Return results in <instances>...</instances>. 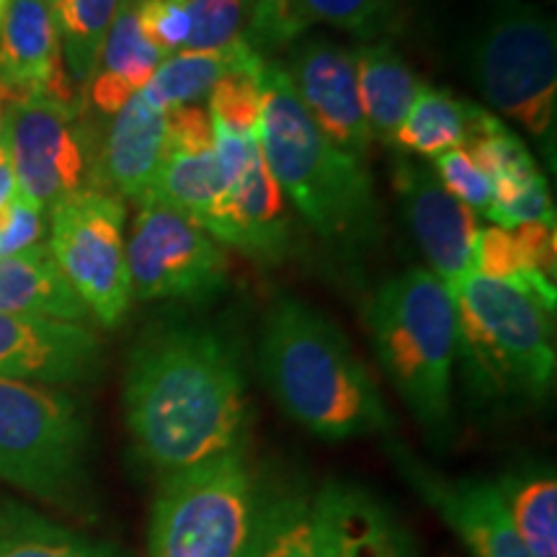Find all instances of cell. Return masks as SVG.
<instances>
[{
    "instance_id": "6da1fadb",
    "label": "cell",
    "mask_w": 557,
    "mask_h": 557,
    "mask_svg": "<svg viewBox=\"0 0 557 557\" xmlns=\"http://www.w3.org/2000/svg\"><path fill=\"white\" fill-rule=\"evenodd\" d=\"M124 423L158 480L240 447L248 377L240 346L209 323H160L132 348Z\"/></svg>"
},
{
    "instance_id": "7a4b0ae2",
    "label": "cell",
    "mask_w": 557,
    "mask_h": 557,
    "mask_svg": "<svg viewBox=\"0 0 557 557\" xmlns=\"http://www.w3.org/2000/svg\"><path fill=\"white\" fill-rule=\"evenodd\" d=\"M259 369L278 410L323 442L395 431L377 380L351 341L302 299H274L261 325Z\"/></svg>"
},
{
    "instance_id": "3957f363",
    "label": "cell",
    "mask_w": 557,
    "mask_h": 557,
    "mask_svg": "<svg viewBox=\"0 0 557 557\" xmlns=\"http://www.w3.org/2000/svg\"><path fill=\"white\" fill-rule=\"evenodd\" d=\"M259 148L284 199L338 253H364L380 238V201L364 163L320 135L287 67H263Z\"/></svg>"
},
{
    "instance_id": "277c9868",
    "label": "cell",
    "mask_w": 557,
    "mask_h": 557,
    "mask_svg": "<svg viewBox=\"0 0 557 557\" xmlns=\"http://www.w3.org/2000/svg\"><path fill=\"white\" fill-rule=\"evenodd\" d=\"M374 357L403 406L434 444L455 434V299L429 269L387 278L367 305Z\"/></svg>"
},
{
    "instance_id": "5b68a950",
    "label": "cell",
    "mask_w": 557,
    "mask_h": 557,
    "mask_svg": "<svg viewBox=\"0 0 557 557\" xmlns=\"http://www.w3.org/2000/svg\"><path fill=\"white\" fill-rule=\"evenodd\" d=\"M457 364L480 403L540 406L557 372L555 310L511 284L472 274L455 297Z\"/></svg>"
},
{
    "instance_id": "8992f818",
    "label": "cell",
    "mask_w": 557,
    "mask_h": 557,
    "mask_svg": "<svg viewBox=\"0 0 557 557\" xmlns=\"http://www.w3.org/2000/svg\"><path fill=\"white\" fill-rule=\"evenodd\" d=\"M261 478L246 447L158 480L148 517V557H248Z\"/></svg>"
},
{
    "instance_id": "52a82bcc",
    "label": "cell",
    "mask_w": 557,
    "mask_h": 557,
    "mask_svg": "<svg viewBox=\"0 0 557 557\" xmlns=\"http://www.w3.org/2000/svg\"><path fill=\"white\" fill-rule=\"evenodd\" d=\"M90 429L60 387L0 380V483L58 508L88 498Z\"/></svg>"
},
{
    "instance_id": "ba28073f",
    "label": "cell",
    "mask_w": 557,
    "mask_h": 557,
    "mask_svg": "<svg viewBox=\"0 0 557 557\" xmlns=\"http://www.w3.org/2000/svg\"><path fill=\"white\" fill-rule=\"evenodd\" d=\"M485 101L517 120L555 163L557 39L555 24L524 0H496L472 50Z\"/></svg>"
},
{
    "instance_id": "9c48e42d",
    "label": "cell",
    "mask_w": 557,
    "mask_h": 557,
    "mask_svg": "<svg viewBox=\"0 0 557 557\" xmlns=\"http://www.w3.org/2000/svg\"><path fill=\"white\" fill-rule=\"evenodd\" d=\"M124 220V199L94 186L50 209L47 248L88 315L103 329L122 325L132 305Z\"/></svg>"
},
{
    "instance_id": "30bf717a",
    "label": "cell",
    "mask_w": 557,
    "mask_h": 557,
    "mask_svg": "<svg viewBox=\"0 0 557 557\" xmlns=\"http://www.w3.org/2000/svg\"><path fill=\"white\" fill-rule=\"evenodd\" d=\"M78 122V103L47 96H9L5 101L3 145L18 197L45 214L88 186V137Z\"/></svg>"
},
{
    "instance_id": "8fae6325",
    "label": "cell",
    "mask_w": 557,
    "mask_h": 557,
    "mask_svg": "<svg viewBox=\"0 0 557 557\" xmlns=\"http://www.w3.org/2000/svg\"><path fill=\"white\" fill-rule=\"evenodd\" d=\"M132 299L205 302L227 287L225 248L205 227L160 205H143L127 240Z\"/></svg>"
},
{
    "instance_id": "7c38bea8",
    "label": "cell",
    "mask_w": 557,
    "mask_h": 557,
    "mask_svg": "<svg viewBox=\"0 0 557 557\" xmlns=\"http://www.w3.org/2000/svg\"><path fill=\"white\" fill-rule=\"evenodd\" d=\"M387 455L398 475L457 534L472 557H532L508 519L496 480L442 475L398 442H387Z\"/></svg>"
},
{
    "instance_id": "4fadbf2b",
    "label": "cell",
    "mask_w": 557,
    "mask_h": 557,
    "mask_svg": "<svg viewBox=\"0 0 557 557\" xmlns=\"http://www.w3.org/2000/svg\"><path fill=\"white\" fill-rule=\"evenodd\" d=\"M393 189L410 235L426 256L429 271L455 297L475 274L480 233L475 212L451 197L434 173L410 156L395 158Z\"/></svg>"
},
{
    "instance_id": "5bb4252c",
    "label": "cell",
    "mask_w": 557,
    "mask_h": 557,
    "mask_svg": "<svg viewBox=\"0 0 557 557\" xmlns=\"http://www.w3.org/2000/svg\"><path fill=\"white\" fill-rule=\"evenodd\" d=\"M103 346L86 323L0 312V380L65 387L99 377Z\"/></svg>"
},
{
    "instance_id": "9a60e30c",
    "label": "cell",
    "mask_w": 557,
    "mask_h": 557,
    "mask_svg": "<svg viewBox=\"0 0 557 557\" xmlns=\"http://www.w3.org/2000/svg\"><path fill=\"white\" fill-rule=\"evenodd\" d=\"M222 248H235L261 267H278L295 250L289 205L271 176L259 143L243 176L199 220Z\"/></svg>"
},
{
    "instance_id": "2e32d148",
    "label": "cell",
    "mask_w": 557,
    "mask_h": 557,
    "mask_svg": "<svg viewBox=\"0 0 557 557\" xmlns=\"http://www.w3.org/2000/svg\"><path fill=\"white\" fill-rule=\"evenodd\" d=\"M287 73L320 135L364 163L374 139L359 103L354 54L329 39H305L292 50Z\"/></svg>"
},
{
    "instance_id": "e0dca14e",
    "label": "cell",
    "mask_w": 557,
    "mask_h": 557,
    "mask_svg": "<svg viewBox=\"0 0 557 557\" xmlns=\"http://www.w3.org/2000/svg\"><path fill=\"white\" fill-rule=\"evenodd\" d=\"M318 557H421L393 506L369 487L331 478L312 493Z\"/></svg>"
},
{
    "instance_id": "ac0fdd59",
    "label": "cell",
    "mask_w": 557,
    "mask_h": 557,
    "mask_svg": "<svg viewBox=\"0 0 557 557\" xmlns=\"http://www.w3.org/2000/svg\"><path fill=\"white\" fill-rule=\"evenodd\" d=\"M225 194L209 111L199 103L165 111V150L143 205L169 207L199 225ZM139 205V207H143Z\"/></svg>"
},
{
    "instance_id": "d6986e66",
    "label": "cell",
    "mask_w": 557,
    "mask_h": 557,
    "mask_svg": "<svg viewBox=\"0 0 557 557\" xmlns=\"http://www.w3.org/2000/svg\"><path fill=\"white\" fill-rule=\"evenodd\" d=\"M0 86L9 96L78 103L47 0H11L0 21Z\"/></svg>"
},
{
    "instance_id": "ffe728a7",
    "label": "cell",
    "mask_w": 557,
    "mask_h": 557,
    "mask_svg": "<svg viewBox=\"0 0 557 557\" xmlns=\"http://www.w3.org/2000/svg\"><path fill=\"white\" fill-rule=\"evenodd\" d=\"M165 150V111L143 94L132 96L107 122V132L90 158L88 186L143 205Z\"/></svg>"
},
{
    "instance_id": "44dd1931",
    "label": "cell",
    "mask_w": 557,
    "mask_h": 557,
    "mask_svg": "<svg viewBox=\"0 0 557 557\" xmlns=\"http://www.w3.org/2000/svg\"><path fill=\"white\" fill-rule=\"evenodd\" d=\"M163 60V52L150 45L139 26L137 0H122L103 39L99 65L83 88V109L109 122L132 96L148 86Z\"/></svg>"
},
{
    "instance_id": "7402d4cb",
    "label": "cell",
    "mask_w": 557,
    "mask_h": 557,
    "mask_svg": "<svg viewBox=\"0 0 557 557\" xmlns=\"http://www.w3.org/2000/svg\"><path fill=\"white\" fill-rule=\"evenodd\" d=\"M351 54L357 67L359 103L372 139L395 150V137L423 83L416 78L413 70L389 41H372L357 47Z\"/></svg>"
},
{
    "instance_id": "603a6c76",
    "label": "cell",
    "mask_w": 557,
    "mask_h": 557,
    "mask_svg": "<svg viewBox=\"0 0 557 557\" xmlns=\"http://www.w3.org/2000/svg\"><path fill=\"white\" fill-rule=\"evenodd\" d=\"M0 312L88 323L81 297L54 263L45 243L0 259Z\"/></svg>"
},
{
    "instance_id": "cb8c5ba5",
    "label": "cell",
    "mask_w": 557,
    "mask_h": 557,
    "mask_svg": "<svg viewBox=\"0 0 557 557\" xmlns=\"http://www.w3.org/2000/svg\"><path fill=\"white\" fill-rule=\"evenodd\" d=\"M267 60L246 39L212 52H176L160 62L156 75L139 94L152 107L169 111L176 107H194L209 99L214 86L230 73H261Z\"/></svg>"
},
{
    "instance_id": "d4e9b609",
    "label": "cell",
    "mask_w": 557,
    "mask_h": 557,
    "mask_svg": "<svg viewBox=\"0 0 557 557\" xmlns=\"http://www.w3.org/2000/svg\"><path fill=\"white\" fill-rule=\"evenodd\" d=\"M0 557H129L116 542L83 532L13 498H0Z\"/></svg>"
},
{
    "instance_id": "484cf974",
    "label": "cell",
    "mask_w": 557,
    "mask_h": 557,
    "mask_svg": "<svg viewBox=\"0 0 557 557\" xmlns=\"http://www.w3.org/2000/svg\"><path fill=\"white\" fill-rule=\"evenodd\" d=\"M493 480L529 555L557 557V475L553 465L529 459Z\"/></svg>"
},
{
    "instance_id": "4316f807",
    "label": "cell",
    "mask_w": 557,
    "mask_h": 557,
    "mask_svg": "<svg viewBox=\"0 0 557 557\" xmlns=\"http://www.w3.org/2000/svg\"><path fill=\"white\" fill-rule=\"evenodd\" d=\"M248 557H318L312 493L302 483H261L259 521Z\"/></svg>"
},
{
    "instance_id": "83f0119b",
    "label": "cell",
    "mask_w": 557,
    "mask_h": 557,
    "mask_svg": "<svg viewBox=\"0 0 557 557\" xmlns=\"http://www.w3.org/2000/svg\"><path fill=\"white\" fill-rule=\"evenodd\" d=\"M478 109V103L455 99L447 90L421 86L395 137V150L434 160L442 152L462 148Z\"/></svg>"
},
{
    "instance_id": "f1b7e54d",
    "label": "cell",
    "mask_w": 557,
    "mask_h": 557,
    "mask_svg": "<svg viewBox=\"0 0 557 557\" xmlns=\"http://www.w3.org/2000/svg\"><path fill=\"white\" fill-rule=\"evenodd\" d=\"M122 0H62L52 16L58 26L67 78L73 86L86 88L107 39V32L120 11Z\"/></svg>"
},
{
    "instance_id": "f546056e",
    "label": "cell",
    "mask_w": 557,
    "mask_h": 557,
    "mask_svg": "<svg viewBox=\"0 0 557 557\" xmlns=\"http://www.w3.org/2000/svg\"><path fill=\"white\" fill-rule=\"evenodd\" d=\"M261 73H230L209 94L207 111L240 137H259L263 88Z\"/></svg>"
},
{
    "instance_id": "4dcf8cb0",
    "label": "cell",
    "mask_w": 557,
    "mask_h": 557,
    "mask_svg": "<svg viewBox=\"0 0 557 557\" xmlns=\"http://www.w3.org/2000/svg\"><path fill=\"white\" fill-rule=\"evenodd\" d=\"M305 26L331 24L361 39L380 37L393 18L395 0H295Z\"/></svg>"
},
{
    "instance_id": "1f68e13d",
    "label": "cell",
    "mask_w": 557,
    "mask_h": 557,
    "mask_svg": "<svg viewBox=\"0 0 557 557\" xmlns=\"http://www.w3.org/2000/svg\"><path fill=\"white\" fill-rule=\"evenodd\" d=\"M305 32L308 26L295 0H246V26L240 39H246L263 60L282 47L295 45Z\"/></svg>"
},
{
    "instance_id": "d6a6232c",
    "label": "cell",
    "mask_w": 557,
    "mask_h": 557,
    "mask_svg": "<svg viewBox=\"0 0 557 557\" xmlns=\"http://www.w3.org/2000/svg\"><path fill=\"white\" fill-rule=\"evenodd\" d=\"M186 5L191 32L184 50L212 52L240 39L246 26V0H186Z\"/></svg>"
},
{
    "instance_id": "836d02e7",
    "label": "cell",
    "mask_w": 557,
    "mask_h": 557,
    "mask_svg": "<svg viewBox=\"0 0 557 557\" xmlns=\"http://www.w3.org/2000/svg\"><path fill=\"white\" fill-rule=\"evenodd\" d=\"M434 176L457 201L470 207L472 212H483L493 205V181L472 163V158L462 148L434 158Z\"/></svg>"
},
{
    "instance_id": "e575fe53",
    "label": "cell",
    "mask_w": 557,
    "mask_h": 557,
    "mask_svg": "<svg viewBox=\"0 0 557 557\" xmlns=\"http://www.w3.org/2000/svg\"><path fill=\"white\" fill-rule=\"evenodd\" d=\"M137 18L145 37L163 58L181 52L191 32L186 0H137Z\"/></svg>"
},
{
    "instance_id": "d590c367",
    "label": "cell",
    "mask_w": 557,
    "mask_h": 557,
    "mask_svg": "<svg viewBox=\"0 0 557 557\" xmlns=\"http://www.w3.org/2000/svg\"><path fill=\"white\" fill-rule=\"evenodd\" d=\"M485 218L496 227L506 230L527 225V222H547V225H555V205L549 199L545 173L540 178H534L529 186H524L517 197L487 207Z\"/></svg>"
},
{
    "instance_id": "8d00e7d4",
    "label": "cell",
    "mask_w": 557,
    "mask_h": 557,
    "mask_svg": "<svg viewBox=\"0 0 557 557\" xmlns=\"http://www.w3.org/2000/svg\"><path fill=\"white\" fill-rule=\"evenodd\" d=\"M41 238H45V212L16 197L9 225L0 227V259L39 246Z\"/></svg>"
},
{
    "instance_id": "74e56055",
    "label": "cell",
    "mask_w": 557,
    "mask_h": 557,
    "mask_svg": "<svg viewBox=\"0 0 557 557\" xmlns=\"http://www.w3.org/2000/svg\"><path fill=\"white\" fill-rule=\"evenodd\" d=\"M16 197H18L16 176H13L5 145L0 143V227L9 225V220L13 214V205H16Z\"/></svg>"
},
{
    "instance_id": "f35d334b",
    "label": "cell",
    "mask_w": 557,
    "mask_h": 557,
    "mask_svg": "<svg viewBox=\"0 0 557 557\" xmlns=\"http://www.w3.org/2000/svg\"><path fill=\"white\" fill-rule=\"evenodd\" d=\"M5 101H9V94H5L3 86H0V143H3V120H5Z\"/></svg>"
},
{
    "instance_id": "ab89813d",
    "label": "cell",
    "mask_w": 557,
    "mask_h": 557,
    "mask_svg": "<svg viewBox=\"0 0 557 557\" xmlns=\"http://www.w3.org/2000/svg\"><path fill=\"white\" fill-rule=\"evenodd\" d=\"M9 3H11V0H0V21H3L5 11H9Z\"/></svg>"
},
{
    "instance_id": "60d3db41",
    "label": "cell",
    "mask_w": 557,
    "mask_h": 557,
    "mask_svg": "<svg viewBox=\"0 0 557 557\" xmlns=\"http://www.w3.org/2000/svg\"><path fill=\"white\" fill-rule=\"evenodd\" d=\"M47 3H50V9H54V5H60L62 0H47Z\"/></svg>"
}]
</instances>
